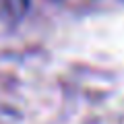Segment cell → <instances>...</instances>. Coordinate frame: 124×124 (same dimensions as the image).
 <instances>
[{"mask_svg": "<svg viewBox=\"0 0 124 124\" xmlns=\"http://www.w3.org/2000/svg\"><path fill=\"white\" fill-rule=\"evenodd\" d=\"M29 0H0V19L6 23H17L25 17Z\"/></svg>", "mask_w": 124, "mask_h": 124, "instance_id": "obj_1", "label": "cell"}]
</instances>
